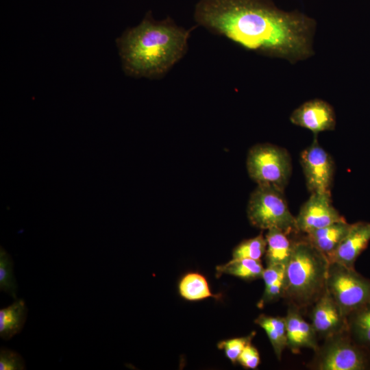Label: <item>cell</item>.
<instances>
[{"label": "cell", "mask_w": 370, "mask_h": 370, "mask_svg": "<svg viewBox=\"0 0 370 370\" xmlns=\"http://www.w3.org/2000/svg\"><path fill=\"white\" fill-rule=\"evenodd\" d=\"M197 25L262 56L297 64L314 55V18L272 0H199Z\"/></svg>", "instance_id": "obj_1"}, {"label": "cell", "mask_w": 370, "mask_h": 370, "mask_svg": "<svg viewBox=\"0 0 370 370\" xmlns=\"http://www.w3.org/2000/svg\"><path fill=\"white\" fill-rule=\"evenodd\" d=\"M196 27L185 29L169 16L156 21L151 11L126 29L116 45L125 73L151 79L163 77L185 56Z\"/></svg>", "instance_id": "obj_2"}, {"label": "cell", "mask_w": 370, "mask_h": 370, "mask_svg": "<svg viewBox=\"0 0 370 370\" xmlns=\"http://www.w3.org/2000/svg\"><path fill=\"white\" fill-rule=\"evenodd\" d=\"M328 266L327 258L304 238L293 241L282 297L299 310L312 306L326 291Z\"/></svg>", "instance_id": "obj_3"}, {"label": "cell", "mask_w": 370, "mask_h": 370, "mask_svg": "<svg viewBox=\"0 0 370 370\" xmlns=\"http://www.w3.org/2000/svg\"><path fill=\"white\" fill-rule=\"evenodd\" d=\"M247 214L250 223L257 228H278L288 235L299 232L284 192L273 186L257 185L249 197Z\"/></svg>", "instance_id": "obj_4"}, {"label": "cell", "mask_w": 370, "mask_h": 370, "mask_svg": "<svg viewBox=\"0 0 370 370\" xmlns=\"http://www.w3.org/2000/svg\"><path fill=\"white\" fill-rule=\"evenodd\" d=\"M308 367L315 370H366L370 369L367 348L356 343L345 331L324 339L314 352Z\"/></svg>", "instance_id": "obj_5"}, {"label": "cell", "mask_w": 370, "mask_h": 370, "mask_svg": "<svg viewBox=\"0 0 370 370\" xmlns=\"http://www.w3.org/2000/svg\"><path fill=\"white\" fill-rule=\"evenodd\" d=\"M246 166L257 185H270L284 192L292 171L288 151L271 143H259L250 148Z\"/></svg>", "instance_id": "obj_6"}, {"label": "cell", "mask_w": 370, "mask_h": 370, "mask_svg": "<svg viewBox=\"0 0 370 370\" xmlns=\"http://www.w3.org/2000/svg\"><path fill=\"white\" fill-rule=\"evenodd\" d=\"M326 288L345 317L370 303V280L335 262H329Z\"/></svg>", "instance_id": "obj_7"}, {"label": "cell", "mask_w": 370, "mask_h": 370, "mask_svg": "<svg viewBox=\"0 0 370 370\" xmlns=\"http://www.w3.org/2000/svg\"><path fill=\"white\" fill-rule=\"evenodd\" d=\"M300 163L311 193L330 192L334 163L330 153L319 145L317 136L312 143L301 151Z\"/></svg>", "instance_id": "obj_8"}, {"label": "cell", "mask_w": 370, "mask_h": 370, "mask_svg": "<svg viewBox=\"0 0 370 370\" xmlns=\"http://www.w3.org/2000/svg\"><path fill=\"white\" fill-rule=\"evenodd\" d=\"M295 218L299 232L304 234L345 220L332 205L330 192L312 193Z\"/></svg>", "instance_id": "obj_9"}, {"label": "cell", "mask_w": 370, "mask_h": 370, "mask_svg": "<svg viewBox=\"0 0 370 370\" xmlns=\"http://www.w3.org/2000/svg\"><path fill=\"white\" fill-rule=\"evenodd\" d=\"M290 121L295 125L311 131L314 136L321 132L334 130L336 124L333 107L321 99L303 103L293 111Z\"/></svg>", "instance_id": "obj_10"}, {"label": "cell", "mask_w": 370, "mask_h": 370, "mask_svg": "<svg viewBox=\"0 0 370 370\" xmlns=\"http://www.w3.org/2000/svg\"><path fill=\"white\" fill-rule=\"evenodd\" d=\"M311 324L318 336L323 339L347 331V321L327 288L312 306Z\"/></svg>", "instance_id": "obj_11"}, {"label": "cell", "mask_w": 370, "mask_h": 370, "mask_svg": "<svg viewBox=\"0 0 370 370\" xmlns=\"http://www.w3.org/2000/svg\"><path fill=\"white\" fill-rule=\"evenodd\" d=\"M286 328L287 347L294 354L302 348H309L315 352L318 347L317 334L311 323L301 316V310L288 306L284 317Z\"/></svg>", "instance_id": "obj_12"}, {"label": "cell", "mask_w": 370, "mask_h": 370, "mask_svg": "<svg viewBox=\"0 0 370 370\" xmlns=\"http://www.w3.org/2000/svg\"><path fill=\"white\" fill-rule=\"evenodd\" d=\"M369 241L370 223L359 221L352 223L349 232L332 256L329 262H335L354 269L356 260L367 248Z\"/></svg>", "instance_id": "obj_13"}, {"label": "cell", "mask_w": 370, "mask_h": 370, "mask_svg": "<svg viewBox=\"0 0 370 370\" xmlns=\"http://www.w3.org/2000/svg\"><path fill=\"white\" fill-rule=\"evenodd\" d=\"M352 223L338 221L307 234L304 238L329 260L347 236Z\"/></svg>", "instance_id": "obj_14"}, {"label": "cell", "mask_w": 370, "mask_h": 370, "mask_svg": "<svg viewBox=\"0 0 370 370\" xmlns=\"http://www.w3.org/2000/svg\"><path fill=\"white\" fill-rule=\"evenodd\" d=\"M288 234L278 228L267 230L265 235L267 249L265 260L267 265H286L293 251V241Z\"/></svg>", "instance_id": "obj_15"}, {"label": "cell", "mask_w": 370, "mask_h": 370, "mask_svg": "<svg viewBox=\"0 0 370 370\" xmlns=\"http://www.w3.org/2000/svg\"><path fill=\"white\" fill-rule=\"evenodd\" d=\"M27 314L25 301L16 299L11 305L0 310V336L4 341L11 339L19 334L25 324Z\"/></svg>", "instance_id": "obj_16"}, {"label": "cell", "mask_w": 370, "mask_h": 370, "mask_svg": "<svg viewBox=\"0 0 370 370\" xmlns=\"http://www.w3.org/2000/svg\"><path fill=\"white\" fill-rule=\"evenodd\" d=\"M254 321L265 331L277 358L280 360L283 351L287 347L284 317H273L261 314Z\"/></svg>", "instance_id": "obj_17"}, {"label": "cell", "mask_w": 370, "mask_h": 370, "mask_svg": "<svg viewBox=\"0 0 370 370\" xmlns=\"http://www.w3.org/2000/svg\"><path fill=\"white\" fill-rule=\"evenodd\" d=\"M264 268L260 260L232 258L228 262L217 267V275L227 274L245 280L262 278Z\"/></svg>", "instance_id": "obj_18"}, {"label": "cell", "mask_w": 370, "mask_h": 370, "mask_svg": "<svg viewBox=\"0 0 370 370\" xmlns=\"http://www.w3.org/2000/svg\"><path fill=\"white\" fill-rule=\"evenodd\" d=\"M178 290L180 296L188 301H199L208 297L218 299L219 297L211 292L206 278L195 272L186 273L182 277Z\"/></svg>", "instance_id": "obj_19"}, {"label": "cell", "mask_w": 370, "mask_h": 370, "mask_svg": "<svg viewBox=\"0 0 370 370\" xmlns=\"http://www.w3.org/2000/svg\"><path fill=\"white\" fill-rule=\"evenodd\" d=\"M347 321L352 339L363 347H370V303L350 313Z\"/></svg>", "instance_id": "obj_20"}, {"label": "cell", "mask_w": 370, "mask_h": 370, "mask_svg": "<svg viewBox=\"0 0 370 370\" xmlns=\"http://www.w3.org/2000/svg\"><path fill=\"white\" fill-rule=\"evenodd\" d=\"M14 263L10 255L0 248V290L16 299L17 284L14 275Z\"/></svg>", "instance_id": "obj_21"}, {"label": "cell", "mask_w": 370, "mask_h": 370, "mask_svg": "<svg viewBox=\"0 0 370 370\" xmlns=\"http://www.w3.org/2000/svg\"><path fill=\"white\" fill-rule=\"evenodd\" d=\"M267 241L262 234L242 241L234 249L232 258L260 260L265 254Z\"/></svg>", "instance_id": "obj_22"}, {"label": "cell", "mask_w": 370, "mask_h": 370, "mask_svg": "<svg viewBox=\"0 0 370 370\" xmlns=\"http://www.w3.org/2000/svg\"><path fill=\"white\" fill-rule=\"evenodd\" d=\"M255 334L254 332L245 336L222 341L218 343L217 347L224 351L225 356L232 363H236L244 348L251 343Z\"/></svg>", "instance_id": "obj_23"}, {"label": "cell", "mask_w": 370, "mask_h": 370, "mask_svg": "<svg viewBox=\"0 0 370 370\" xmlns=\"http://www.w3.org/2000/svg\"><path fill=\"white\" fill-rule=\"evenodd\" d=\"M25 369V360L18 353L3 347H1V370H24Z\"/></svg>", "instance_id": "obj_24"}, {"label": "cell", "mask_w": 370, "mask_h": 370, "mask_svg": "<svg viewBox=\"0 0 370 370\" xmlns=\"http://www.w3.org/2000/svg\"><path fill=\"white\" fill-rule=\"evenodd\" d=\"M237 362L245 368L256 369L260 362L258 349L251 343L248 344L242 351Z\"/></svg>", "instance_id": "obj_25"}]
</instances>
